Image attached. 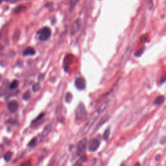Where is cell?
<instances>
[{
  "instance_id": "6da1fadb",
  "label": "cell",
  "mask_w": 166,
  "mask_h": 166,
  "mask_svg": "<svg viewBox=\"0 0 166 166\" xmlns=\"http://www.w3.org/2000/svg\"><path fill=\"white\" fill-rule=\"evenodd\" d=\"M109 101H110L109 100L106 101L105 103H103V105H101L100 107L98 109H97L95 112H94V113L92 115V116L90 117V119L88 120V121L87 122L86 125H85V126L83 127L82 129L80 136L85 135V134H86V133L90 131V129L91 128H92V127L93 126V124H94V123H95V121L98 119V118L99 117L101 114L102 113L106 110L108 105Z\"/></svg>"
},
{
  "instance_id": "7a4b0ae2",
  "label": "cell",
  "mask_w": 166,
  "mask_h": 166,
  "mask_svg": "<svg viewBox=\"0 0 166 166\" xmlns=\"http://www.w3.org/2000/svg\"><path fill=\"white\" fill-rule=\"evenodd\" d=\"M88 117V112L86 111L85 105L83 103H80L78 105L75 112V119L76 121H85Z\"/></svg>"
},
{
  "instance_id": "3957f363",
  "label": "cell",
  "mask_w": 166,
  "mask_h": 166,
  "mask_svg": "<svg viewBox=\"0 0 166 166\" xmlns=\"http://www.w3.org/2000/svg\"><path fill=\"white\" fill-rule=\"evenodd\" d=\"M37 34L39 36V40L41 41H46L51 37V31L49 27H43L37 32Z\"/></svg>"
},
{
  "instance_id": "277c9868",
  "label": "cell",
  "mask_w": 166,
  "mask_h": 166,
  "mask_svg": "<svg viewBox=\"0 0 166 166\" xmlns=\"http://www.w3.org/2000/svg\"><path fill=\"white\" fill-rule=\"evenodd\" d=\"M82 26V20L80 18H77L73 22L71 25V29H70V34L71 35H75L80 31Z\"/></svg>"
},
{
  "instance_id": "5b68a950",
  "label": "cell",
  "mask_w": 166,
  "mask_h": 166,
  "mask_svg": "<svg viewBox=\"0 0 166 166\" xmlns=\"http://www.w3.org/2000/svg\"><path fill=\"white\" fill-rule=\"evenodd\" d=\"M86 147H87V141L86 138H84L79 141L77 143V153L78 155H82L86 151Z\"/></svg>"
},
{
  "instance_id": "8992f818",
  "label": "cell",
  "mask_w": 166,
  "mask_h": 166,
  "mask_svg": "<svg viewBox=\"0 0 166 166\" xmlns=\"http://www.w3.org/2000/svg\"><path fill=\"white\" fill-rule=\"evenodd\" d=\"M99 146V142L97 139L91 140L88 143V150L91 152H94L97 150Z\"/></svg>"
},
{
  "instance_id": "52a82bcc",
  "label": "cell",
  "mask_w": 166,
  "mask_h": 166,
  "mask_svg": "<svg viewBox=\"0 0 166 166\" xmlns=\"http://www.w3.org/2000/svg\"><path fill=\"white\" fill-rule=\"evenodd\" d=\"M75 85L76 86V88L79 90H83L86 87V81L85 78L82 77H79V78H76Z\"/></svg>"
},
{
  "instance_id": "ba28073f",
  "label": "cell",
  "mask_w": 166,
  "mask_h": 166,
  "mask_svg": "<svg viewBox=\"0 0 166 166\" xmlns=\"http://www.w3.org/2000/svg\"><path fill=\"white\" fill-rule=\"evenodd\" d=\"M18 103L16 101H11V102L9 103L7 105L8 110L11 112H16L18 108Z\"/></svg>"
},
{
  "instance_id": "9c48e42d",
  "label": "cell",
  "mask_w": 166,
  "mask_h": 166,
  "mask_svg": "<svg viewBox=\"0 0 166 166\" xmlns=\"http://www.w3.org/2000/svg\"><path fill=\"white\" fill-rule=\"evenodd\" d=\"M36 53V51L32 47H28L25 49L23 52V56H29V55H34Z\"/></svg>"
},
{
  "instance_id": "30bf717a",
  "label": "cell",
  "mask_w": 166,
  "mask_h": 166,
  "mask_svg": "<svg viewBox=\"0 0 166 166\" xmlns=\"http://www.w3.org/2000/svg\"><path fill=\"white\" fill-rule=\"evenodd\" d=\"M164 101H165L164 96H163V95H160V96H158V97L156 98V99L154 100L153 104H154V105H161V104H162V103L164 102Z\"/></svg>"
},
{
  "instance_id": "8fae6325",
  "label": "cell",
  "mask_w": 166,
  "mask_h": 166,
  "mask_svg": "<svg viewBox=\"0 0 166 166\" xmlns=\"http://www.w3.org/2000/svg\"><path fill=\"white\" fill-rule=\"evenodd\" d=\"M78 1L79 0H70V2H69V9H70V11H71L73 9L74 7L77 5V3H78Z\"/></svg>"
},
{
  "instance_id": "7c38bea8",
  "label": "cell",
  "mask_w": 166,
  "mask_h": 166,
  "mask_svg": "<svg viewBox=\"0 0 166 166\" xmlns=\"http://www.w3.org/2000/svg\"><path fill=\"white\" fill-rule=\"evenodd\" d=\"M12 156V152L11 151H9L4 155V160L6 161H9L11 159Z\"/></svg>"
},
{
  "instance_id": "4fadbf2b",
  "label": "cell",
  "mask_w": 166,
  "mask_h": 166,
  "mask_svg": "<svg viewBox=\"0 0 166 166\" xmlns=\"http://www.w3.org/2000/svg\"><path fill=\"white\" fill-rule=\"evenodd\" d=\"M18 81L16 80H13V82H12V83L11 84V85H10V88H11V90H14V89H16V88H18Z\"/></svg>"
},
{
  "instance_id": "5bb4252c",
  "label": "cell",
  "mask_w": 166,
  "mask_h": 166,
  "mask_svg": "<svg viewBox=\"0 0 166 166\" xmlns=\"http://www.w3.org/2000/svg\"><path fill=\"white\" fill-rule=\"evenodd\" d=\"M30 98H31V94H30L29 91H27V92H26L23 94V99L25 101H28L29 100Z\"/></svg>"
},
{
  "instance_id": "9a60e30c",
  "label": "cell",
  "mask_w": 166,
  "mask_h": 166,
  "mask_svg": "<svg viewBox=\"0 0 166 166\" xmlns=\"http://www.w3.org/2000/svg\"><path fill=\"white\" fill-rule=\"evenodd\" d=\"M110 135V129H107L106 131H105L104 134H103V138L105 140H107L109 138Z\"/></svg>"
},
{
  "instance_id": "2e32d148",
  "label": "cell",
  "mask_w": 166,
  "mask_h": 166,
  "mask_svg": "<svg viewBox=\"0 0 166 166\" xmlns=\"http://www.w3.org/2000/svg\"><path fill=\"white\" fill-rule=\"evenodd\" d=\"M65 99H66V103H70L71 99H72V95H71L70 93H67V94H66Z\"/></svg>"
},
{
  "instance_id": "e0dca14e",
  "label": "cell",
  "mask_w": 166,
  "mask_h": 166,
  "mask_svg": "<svg viewBox=\"0 0 166 166\" xmlns=\"http://www.w3.org/2000/svg\"><path fill=\"white\" fill-rule=\"evenodd\" d=\"M40 88H41V86H40V83H36L32 86V90L34 92H37V91L40 90Z\"/></svg>"
},
{
  "instance_id": "ac0fdd59",
  "label": "cell",
  "mask_w": 166,
  "mask_h": 166,
  "mask_svg": "<svg viewBox=\"0 0 166 166\" xmlns=\"http://www.w3.org/2000/svg\"><path fill=\"white\" fill-rule=\"evenodd\" d=\"M25 9V7L21 5V6L18 7L16 9V10L14 11V12H15V13H19V12H20L21 11H23V10H24Z\"/></svg>"
},
{
  "instance_id": "d6986e66",
  "label": "cell",
  "mask_w": 166,
  "mask_h": 166,
  "mask_svg": "<svg viewBox=\"0 0 166 166\" xmlns=\"http://www.w3.org/2000/svg\"><path fill=\"white\" fill-rule=\"evenodd\" d=\"M144 49V48H142V49H140L138 51H137L136 53V55H135L136 57H140V56L142 55V54L143 53V51H144V49Z\"/></svg>"
},
{
  "instance_id": "ffe728a7",
  "label": "cell",
  "mask_w": 166,
  "mask_h": 166,
  "mask_svg": "<svg viewBox=\"0 0 166 166\" xmlns=\"http://www.w3.org/2000/svg\"><path fill=\"white\" fill-rule=\"evenodd\" d=\"M44 114H41L40 115H39L38 117H37V118H36L35 119L32 121V123H34V122H36V121H38L39 119H42V117H44Z\"/></svg>"
},
{
  "instance_id": "44dd1931",
  "label": "cell",
  "mask_w": 166,
  "mask_h": 166,
  "mask_svg": "<svg viewBox=\"0 0 166 166\" xmlns=\"http://www.w3.org/2000/svg\"><path fill=\"white\" fill-rule=\"evenodd\" d=\"M134 166H140V163H139V162H137V163L134 165Z\"/></svg>"
},
{
  "instance_id": "7402d4cb",
  "label": "cell",
  "mask_w": 166,
  "mask_h": 166,
  "mask_svg": "<svg viewBox=\"0 0 166 166\" xmlns=\"http://www.w3.org/2000/svg\"><path fill=\"white\" fill-rule=\"evenodd\" d=\"M164 81H165V77H163V79H162V80H161V83L164 82Z\"/></svg>"
},
{
  "instance_id": "603a6c76",
  "label": "cell",
  "mask_w": 166,
  "mask_h": 166,
  "mask_svg": "<svg viewBox=\"0 0 166 166\" xmlns=\"http://www.w3.org/2000/svg\"><path fill=\"white\" fill-rule=\"evenodd\" d=\"M120 166H125V163H124V162H123V163L121 164V165H120Z\"/></svg>"
},
{
  "instance_id": "cb8c5ba5",
  "label": "cell",
  "mask_w": 166,
  "mask_h": 166,
  "mask_svg": "<svg viewBox=\"0 0 166 166\" xmlns=\"http://www.w3.org/2000/svg\"><path fill=\"white\" fill-rule=\"evenodd\" d=\"M76 166H82V165H81L80 164V163H78V165H77V164H76Z\"/></svg>"
},
{
  "instance_id": "d4e9b609",
  "label": "cell",
  "mask_w": 166,
  "mask_h": 166,
  "mask_svg": "<svg viewBox=\"0 0 166 166\" xmlns=\"http://www.w3.org/2000/svg\"><path fill=\"white\" fill-rule=\"evenodd\" d=\"M3 0H0V4H1L2 2H3Z\"/></svg>"
},
{
  "instance_id": "484cf974",
  "label": "cell",
  "mask_w": 166,
  "mask_h": 166,
  "mask_svg": "<svg viewBox=\"0 0 166 166\" xmlns=\"http://www.w3.org/2000/svg\"><path fill=\"white\" fill-rule=\"evenodd\" d=\"M6 2H9V1H11V0H5Z\"/></svg>"
},
{
  "instance_id": "4316f807",
  "label": "cell",
  "mask_w": 166,
  "mask_h": 166,
  "mask_svg": "<svg viewBox=\"0 0 166 166\" xmlns=\"http://www.w3.org/2000/svg\"><path fill=\"white\" fill-rule=\"evenodd\" d=\"M0 80H1V75H0Z\"/></svg>"
}]
</instances>
